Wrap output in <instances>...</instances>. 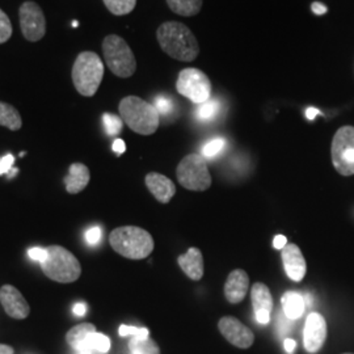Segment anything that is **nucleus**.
<instances>
[{"instance_id": "obj_18", "label": "nucleus", "mask_w": 354, "mask_h": 354, "mask_svg": "<svg viewBox=\"0 0 354 354\" xmlns=\"http://www.w3.org/2000/svg\"><path fill=\"white\" fill-rule=\"evenodd\" d=\"M183 272L193 281H200L203 277V253L198 248H189L188 252L177 259Z\"/></svg>"}, {"instance_id": "obj_31", "label": "nucleus", "mask_w": 354, "mask_h": 354, "mask_svg": "<svg viewBox=\"0 0 354 354\" xmlns=\"http://www.w3.org/2000/svg\"><path fill=\"white\" fill-rule=\"evenodd\" d=\"M153 106L156 108L158 113L160 114V115H168L174 109V102H172L171 97L165 96V95H160V96L155 97Z\"/></svg>"}, {"instance_id": "obj_40", "label": "nucleus", "mask_w": 354, "mask_h": 354, "mask_svg": "<svg viewBox=\"0 0 354 354\" xmlns=\"http://www.w3.org/2000/svg\"><path fill=\"white\" fill-rule=\"evenodd\" d=\"M283 348H285V351L288 352L289 354L294 353V351H295V348H297V342H294L292 339H286L285 342H283Z\"/></svg>"}, {"instance_id": "obj_15", "label": "nucleus", "mask_w": 354, "mask_h": 354, "mask_svg": "<svg viewBox=\"0 0 354 354\" xmlns=\"http://www.w3.org/2000/svg\"><path fill=\"white\" fill-rule=\"evenodd\" d=\"M282 261L289 279L295 282H301L304 279L307 272V264L298 245L288 244L282 250Z\"/></svg>"}, {"instance_id": "obj_33", "label": "nucleus", "mask_w": 354, "mask_h": 354, "mask_svg": "<svg viewBox=\"0 0 354 354\" xmlns=\"http://www.w3.org/2000/svg\"><path fill=\"white\" fill-rule=\"evenodd\" d=\"M102 228L99 226H93L86 231V241L89 245H96L102 241Z\"/></svg>"}, {"instance_id": "obj_14", "label": "nucleus", "mask_w": 354, "mask_h": 354, "mask_svg": "<svg viewBox=\"0 0 354 354\" xmlns=\"http://www.w3.org/2000/svg\"><path fill=\"white\" fill-rule=\"evenodd\" d=\"M251 297L256 320L260 324H268L270 322V313L273 308V298L269 288L261 282H256L252 286Z\"/></svg>"}, {"instance_id": "obj_19", "label": "nucleus", "mask_w": 354, "mask_h": 354, "mask_svg": "<svg viewBox=\"0 0 354 354\" xmlns=\"http://www.w3.org/2000/svg\"><path fill=\"white\" fill-rule=\"evenodd\" d=\"M89 178L91 175H89L88 167L83 163H74L70 165L68 175L64 177L66 189L70 194L80 193L88 185Z\"/></svg>"}, {"instance_id": "obj_9", "label": "nucleus", "mask_w": 354, "mask_h": 354, "mask_svg": "<svg viewBox=\"0 0 354 354\" xmlns=\"http://www.w3.org/2000/svg\"><path fill=\"white\" fill-rule=\"evenodd\" d=\"M332 162L342 176L354 175V127H342L332 140Z\"/></svg>"}, {"instance_id": "obj_2", "label": "nucleus", "mask_w": 354, "mask_h": 354, "mask_svg": "<svg viewBox=\"0 0 354 354\" xmlns=\"http://www.w3.org/2000/svg\"><path fill=\"white\" fill-rule=\"evenodd\" d=\"M118 109L122 121L140 136H151L159 127L160 114L158 113L153 104L145 102L138 96L122 99Z\"/></svg>"}, {"instance_id": "obj_25", "label": "nucleus", "mask_w": 354, "mask_h": 354, "mask_svg": "<svg viewBox=\"0 0 354 354\" xmlns=\"http://www.w3.org/2000/svg\"><path fill=\"white\" fill-rule=\"evenodd\" d=\"M129 348L131 352L140 354H160L159 346L151 339H137L133 337L129 342Z\"/></svg>"}, {"instance_id": "obj_34", "label": "nucleus", "mask_w": 354, "mask_h": 354, "mask_svg": "<svg viewBox=\"0 0 354 354\" xmlns=\"http://www.w3.org/2000/svg\"><path fill=\"white\" fill-rule=\"evenodd\" d=\"M28 254H29V257H30L32 260L38 261V263L41 264V263H44V261L46 260V257H48V251H46V248L33 247V248H30V250L28 251Z\"/></svg>"}, {"instance_id": "obj_22", "label": "nucleus", "mask_w": 354, "mask_h": 354, "mask_svg": "<svg viewBox=\"0 0 354 354\" xmlns=\"http://www.w3.org/2000/svg\"><path fill=\"white\" fill-rule=\"evenodd\" d=\"M0 127H7L12 131L20 130L23 127L21 115L11 104L0 102Z\"/></svg>"}, {"instance_id": "obj_39", "label": "nucleus", "mask_w": 354, "mask_h": 354, "mask_svg": "<svg viewBox=\"0 0 354 354\" xmlns=\"http://www.w3.org/2000/svg\"><path fill=\"white\" fill-rule=\"evenodd\" d=\"M73 313L76 317H84L87 313V306L84 304H76L73 308Z\"/></svg>"}, {"instance_id": "obj_36", "label": "nucleus", "mask_w": 354, "mask_h": 354, "mask_svg": "<svg viewBox=\"0 0 354 354\" xmlns=\"http://www.w3.org/2000/svg\"><path fill=\"white\" fill-rule=\"evenodd\" d=\"M286 245H288V239H286V236H283V235H277V236L274 238V241H273V247H274L276 250H283Z\"/></svg>"}, {"instance_id": "obj_4", "label": "nucleus", "mask_w": 354, "mask_h": 354, "mask_svg": "<svg viewBox=\"0 0 354 354\" xmlns=\"http://www.w3.org/2000/svg\"><path fill=\"white\" fill-rule=\"evenodd\" d=\"M76 91L86 97H92L102 84L104 64L102 58L93 51H83L76 57L71 71Z\"/></svg>"}, {"instance_id": "obj_44", "label": "nucleus", "mask_w": 354, "mask_h": 354, "mask_svg": "<svg viewBox=\"0 0 354 354\" xmlns=\"http://www.w3.org/2000/svg\"><path fill=\"white\" fill-rule=\"evenodd\" d=\"M79 354H93V351H92V349H86V351L79 352Z\"/></svg>"}, {"instance_id": "obj_43", "label": "nucleus", "mask_w": 354, "mask_h": 354, "mask_svg": "<svg viewBox=\"0 0 354 354\" xmlns=\"http://www.w3.org/2000/svg\"><path fill=\"white\" fill-rule=\"evenodd\" d=\"M17 172H19V171H17V168H12V169H11V171L7 174V177H8V178H12V177L15 176Z\"/></svg>"}, {"instance_id": "obj_7", "label": "nucleus", "mask_w": 354, "mask_h": 354, "mask_svg": "<svg viewBox=\"0 0 354 354\" xmlns=\"http://www.w3.org/2000/svg\"><path fill=\"white\" fill-rule=\"evenodd\" d=\"M176 175L178 183L187 189L203 192L212 185L206 160L198 153L187 155L177 165Z\"/></svg>"}, {"instance_id": "obj_16", "label": "nucleus", "mask_w": 354, "mask_h": 354, "mask_svg": "<svg viewBox=\"0 0 354 354\" xmlns=\"http://www.w3.org/2000/svg\"><path fill=\"white\" fill-rule=\"evenodd\" d=\"M250 288V277L243 269H236L228 274L225 283V297L230 304H238L245 298Z\"/></svg>"}, {"instance_id": "obj_6", "label": "nucleus", "mask_w": 354, "mask_h": 354, "mask_svg": "<svg viewBox=\"0 0 354 354\" xmlns=\"http://www.w3.org/2000/svg\"><path fill=\"white\" fill-rule=\"evenodd\" d=\"M104 59L109 70L118 77H130L137 70L134 53L127 41L117 35H109L102 41Z\"/></svg>"}, {"instance_id": "obj_3", "label": "nucleus", "mask_w": 354, "mask_h": 354, "mask_svg": "<svg viewBox=\"0 0 354 354\" xmlns=\"http://www.w3.org/2000/svg\"><path fill=\"white\" fill-rule=\"evenodd\" d=\"M109 243L115 252L127 259L142 260L153 251L150 232L137 226H124L113 230Z\"/></svg>"}, {"instance_id": "obj_17", "label": "nucleus", "mask_w": 354, "mask_h": 354, "mask_svg": "<svg viewBox=\"0 0 354 354\" xmlns=\"http://www.w3.org/2000/svg\"><path fill=\"white\" fill-rule=\"evenodd\" d=\"M146 187L151 192L152 196L162 203H168L176 193V187L174 181L165 175L158 172H151L145 178Z\"/></svg>"}, {"instance_id": "obj_12", "label": "nucleus", "mask_w": 354, "mask_h": 354, "mask_svg": "<svg viewBox=\"0 0 354 354\" xmlns=\"http://www.w3.org/2000/svg\"><path fill=\"white\" fill-rule=\"evenodd\" d=\"M327 339L326 319L317 313L307 317L304 330V344L308 353H317Z\"/></svg>"}, {"instance_id": "obj_10", "label": "nucleus", "mask_w": 354, "mask_h": 354, "mask_svg": "<svg viewBox=\"0 0 354 354\" xmlns=\"http://www.w3.org/2000/svg\"><path fill=\"white\" fill-rule=\"evenodd\" d=\"M20 26L24 37L30 42H37L46 33V19L36 1H26L19 10Z\"/></svg>"}, {"instance_id": "obj_1", "label": "nucleus", "mask_w": 354, "mask_h": 354, "mask_svg": "<svg viewBox=\"0 0 354 354\" xmlns=\"http://www.w3.org/2000/svg\"><path fill=\"white\" fill-rule=\"evenodd\" d=\"M156 38L162 50L180 62H192L200 54V45L189 28L178 21H167L158 28Z\"/></svg>"}, {"instance_id": "obj_32", "label": "nucleus", "mask_w": 354, "mask_h": 354, "mask_svg": "<svg viewBox=\"0 0 354 354\" xmlns=\"http://www.w3.org/2000/svg\"><path fill=\"white\" fill-rule=\"evenodd\" d=\"M120 336L125 337V336H130L133 335L137 339H147L150 332L147 328H137V327H131V326H121L118 329Z\"/></svg>"}, {"instance_id": "obj_23", "label": "nucleus", "mask_w": 354, "mask_h": 354, "mask_svg": "<svg viewBox=\"0 0 354 354\" xmlns=\"http://www.w3.org/2000/svg\"><path fill=\"white\" fill-rule=\"evenodd\" d=\"M203 0H167L169 10L178 16H196L203 8Z\"/></svg>"}, {"instance_id": "obj_46", "label": "nucleus", "mask_w": 354, "mask_h": 354, "mask_svg": "<svg viewBox=\"0 0 354 354\" xmlns=\"http://www.w3.org/2000/svg\"><path fill=\"white\" fill-rule=\"evenodd\" d=\"M344 354H352V353H344Z\"/></svg>"}, {"instance_id": "obj_8", "label": "nucleus", "mask_w": 354, "mask_h": 354, "mask_svg": "<svg viewBox=\"0 0 354 354\" xmlns=\"http://www.w3.org/2000/svg\"><path fill=\"white\" fill-rule=\"evenodd\" d=\"M176 89L181 96L198 105L209 102L212 97V82L198 68L181 70L177 77Z\"/></svg>"}, {"instance_id": "obj_27", "label": "nucleus", "mask_w": 354, "mask_h": 354, "mask_svg": "<svg viewBox=\"0 0 354 354\" xmlns=\"http://www.w3.org/2000/svg\"><path fill=\"white\" fill-rule=\"evenodd\" d=\"M102 122H104L106 134L111 136V137L118 136L121 133V130H122V127H124L122 118L112 113L102 114Z\"/></svg>"}, {"instance_id": "obj_20", "label": "nucleus", "mask_w": 354, "mask_h": 354, "mask_svg": "<svg viewBox=\"0 0 354 354\" xmlns=\"http://www.w3.org/2000/svg\"><path fill=\"white\" fill-rule=\"evenodd\" d=\"M281 304H282L285 315L291 320L299 319L304 315L306 302H304V298L301 294H298L295 291H288V292L283 294V297L281 299Z\"/></svg>"}, {"instance_id": "obj_24", "label": "nucleus", "mask_w": 354, "mask_h": 354, "mask_svg": "<svg viewBox=\"0 0 354 354\" xmlns=\"http://www.w3.org/2000/svg\"><path fill=\"white\" fill-rule=\"evenodd\" d=\"M86 349H92V351H96L102 354L108 353L111 349V340L108 336H105L102 333L93 332L89 335L87 340L84 342L83 351H86Z\"/></svg>"}, {"instance_id": "obj_5", "label": "nucleus", "mask_w": 354, "mask_h": 354, "mask_svg": "<svg viewBox=\"0 0 354 354\" xmlns=\"http://www.w3.org/2000/svg\"><path fill=\"white\" fill-rule=\"evenodd\" d=\"M46 251L48 257L41 263V269L48 279L61 283H70L80 277L82 266L73 253L61 245H50Z\"/></svg>"}, {"instance_id": "obj_29", "label": "nucleus", "mask_w": 354, "mask_h": 354, "mask_svg": "<svg viewBox=\"0 0 354 354\" xmlns=\"http://www.w3.org/2000/svg\"><path fill=\"white\" fill-rule=\"evenodd\" d=\"M226 146V140L223 138H215V140H209L203 147V156L207 159H213L216 155H219L223 151Z\"/></svg>"}, {"instance_id": "obj_13", "label": "nucleus", "mask_w": 354, "mask_h": 354, "mask_svg": "<svg viewBox=\"0 0 354 354\" xmlns=\"http://www.w3.org/2000/svg\"><path fill=\"white\" fill-rule=\"evenodd\" d=\"M0 304L3 306L6 314L8 317L23 320L26 319L29 313L30 307L23 297V294L17 290L12 285H3L0 289Z\"/></svg>"}, {"instance_id": "obj_38", "label": "nucleus", "mask_w": 354, "mask_h": 354, "mask_svg": "<svg viewBox=\"0 0 354 354\" xmlns=\"http://www.w3.org/2000/svg\"><path fill=\"white\" fill-rule=\"evenodd\" d=\"M127 150V145H125V142L122 140H115L113 142V151L117 153V155H121V153H124Z\"/></svg>"}, {"instance_id": "obj_28", "label": "nucleus", "mask_w": 354, "mask_h": 354, "mask_svg": "<svg viewBox=\"0 0 354 354\" xmlns=\"http://www.w3.org/2000/svg\"><path fill=\"white\" fill-rule=\"evenodd\" d=\"M219 108V102L216 100H209L198 106V109L196 111V115L201 121H210L218 114Z\"/></svg>"}, {"instance_id": "obj_11", "label": "nucleus", "mask_w": 354, "mask_h": 354, "mask_svg": "<svg viewBox=\"0 0 354 354\" xmlns=\"http://www.w3.org/2000/svg\"><path fill=\"white\" fill-rule=\"evenodd\" d=\"M218 328L225 336V339L236 348L248 349L254 342L252 330L244 326L236 317H222L218 323Z\"/></svg>"}, {"instance_id": "obj_45", "label": "nucleus", "mask_w": 354, "mask_h": 354, "mask_svg": "<svg viewBox=\"0 0 354 354\" xmlns=\"http://www.w3.org/2000/svg\"><path fill=\"white\" fill-rule=\"evenodd\" d=\"M131 353H133V354H140V353H137V352H131Z\"/></svg>"}, {"instance_id": "obj_42", "label": "nucleus", "mask_w": 354, "mask_h": 354, "mask_svg": "<svg viewBox=\"0 0 354 354\" xmlns=\"http://www.w3.org/2000/svg\"><path fill=\"white\" fill-rule=\"evenodd\" d=\"M13 353H15V351H13L12 346H10V345H4V344H0V354Z\"/></svg>"}, {"instance_id": "obj_41", "label": "nucleus", "mask_w": 354, "mask_h": 354, "mask_svg": "<svg viewBox=\"0 0 354 354\" xmlns=\"http://www.w3.org/2000/svg\"><path fill=\"white\" fill-rule=\"evenodd\" d=\"M317 114H320V112L317 111V108H308V109L306 111V117H307L308 120H314Z\"/></svg>"}, {"instance_id": "obj_21", "label": "nucleus", "mask_w": 354, "mask_h": 354, "mask_svg": "<svg viewBox=\"0 0 354 354\" xmlns=\"http://www.w3.org/2000/svg\"><path fill=\"white\" fill-rule=\"evenodd\" d=\"M93 332H96V327L93 324H91V323L77 324V326L73 327V328L67 332L66 342L73 349L80 352L84 348V342L87 340V337Z\"/></svg>"}, {"instance_id": "obj_35", "label": "nucleus", "mask_w": 354, "mask_h": 354, "mask_svg": "<svg viewBox=\"0 0 354 354\" xmlns=\"http://www.w3.org/2000/svg\"><path fill=\"white\" fill-rule=\"evenodd\" d=\"M13 162H15V159L11 153L3 156L0 159V175H7L13 168Z\"/></svg>"}, {"instance_id": "obj_30", "label": "nucleus", "mask_w": 354, "mask_h": 354, "mask_svg": "<svg viewBox=\"0 0 354 354\" xmlns=\"http://www.w3.org/2000/svg\"><path fill=\"white\" fill-rule=\"evenodd\" d=\"M12 24L8 15L0 10V44L7 42L12 36Z\"/></svg>"}, {"instance_id": "obj_26", "label": "nucleus", "mask_w": 354, "mask_h": 354, "mask_svg": "<svg viewBox=\"0 0 354 354\" xmlns=\"http://www.w3.org/2000/svg\"><path fill=\"white\" fill-rule=\"evenodd\" d=\"M109 12L115 16H124L133 12L137 6V0H102Z\"/></svg>"}, {"instance_id": "obj_37", "label": "nucleus", "mask_w": 354, "mask_h": 354, "mask_svg": "<svg viewBox=\"0 0 354 354\" xmlns=\"http://www.w3.org/2000/svg\"><path fill=\"white\" fill-rule=\"evenodd\" d=\"M311 10H313V12L315 13V15H324V13L328 11V8L324 4L319 3V1H314L311 4Z\"/></svg>"}]
</instances>
